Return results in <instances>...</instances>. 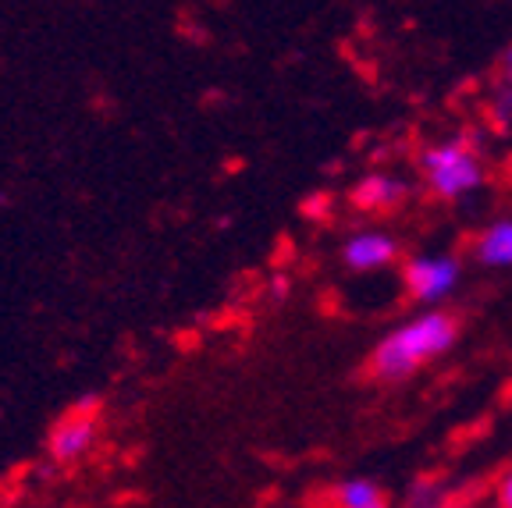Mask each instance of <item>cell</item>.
<instances>
[{"mask_svg":"<svg viewBox=\"0 0 512 508\" xmlns=\"http://www.w3.org/2000/svg\"><path fill=\"white\" fill-rule=\"evenodd\" d=\"M459 327L448 313H424V317L409 320V324L395 327L388 338L374 349L370 356V370L381 381H402L416 370V366L431 363L434 356L448 352L456 345Z\"/></svg>","mask_w":512,"mask_h":508,"instance_id":"obj_1","label":"cell"},{"mask_svg":"<svg viewBox=\"0 0 512 508\" xmlns=\"http://www.w3.org/2000/svg\"><path fill=\"white\" fill-rule=\"evenodd\" d=\"M420 167L427 175V189L441 199H463L484 185V164L466 143L452 139V143H438L424 150Z\"/></svg>","mask_w":512,"mask_h":508,"instance_id":"obj_2","label":"cell"},{"mask_svg":"<svg viewBox=\"0 0 512 508\" xmlns=\"http://www.w3.org/2000/svg\"><path fill=\"white\" fill-rule=\"evenodd\" d=\"M459 274H463L459 260L456 256H445V253H420L406 263V270H402L409 295H413L416 302H427V306L448 299V295L456 292Z\"/></svg>","mask_w":512,"mask_h":508,"instance_id":"obj_3","label":"cell"},{"mask_svg":"<svg viewBox=\"0 0 512 508\" xmlns=\"http://www.w3.org/2000/svg\"><path fill=\"white\" fill-rule=\"evenodd\" d=\"M96 409H100V402H96V395H89L86 402H79V409L72 416H64L54 427V434H50V455L57 462H75L79 455L89 452V445H93L96 437Z\"/></svg>","mask_w":512,"mask_h":508,"instance_id":"obj_4","label":"cell"},{"mask_svg":"<svg viewBox=\"0 0 512 508\" xmlns=\"http://www.w3.org/2000/svg\"><path fill=\"white\" fill-rule=\"evenodd\" d=\"M399 256V242L392 235H381V231H360L352 235L349 242L342 246V260L349 270H381L388 263H395Z\"/></svg>","mask_w":512,"mask_h":508,"instance_id":"obj_5","label":"cell"},{"mask_svg":"<svg viewBox=\"0 0 512 508\" xmlns=\"http://www.w3.org/2000/svg\"><path fill=\"white\" fill-rule=\"evenodd\" d=\"M409 196V182L395 175H367L352 185V207L356 210H395Z\"/></svg>","mask_w":512,"mask_h":508,"instance_id":"obj_6","label":"cell"},{"mask_svg":"<svg viewBox=\"0 0 512 508\" xmlns=\"http://www.w3.org/2000/svg\"><path fill=\"white\" fill-rule=\"evenodd\" d=\"M473 256H477L484 267H495V270L512 267V217L491 224L477 239V246H473Z\"/></svg>","mask_w":512,"mask_h":508,"instance_id":"obj_7","label":"cell"},{"mask_svg":"<svg viewBox=\"0 0 512 508\" xmlns=\"http://www.w3.org/2000/svg\"><path fill=\"white\" fill-rule=\"evenodd\" d=\"M335 501L342 508H381L384 501V491L367 477H349L342 484H335Z\"/></svg>","mask_w":512,"mask_h":508,"instance_id":"obj_8","label":"cell"},{"mask_svg":"<svg viewBox=\"0 0 512 508\" xmlns=\"http://www.w3.org/2000/svg\"><path fill=\"white\" fill-rule=\"evenodd\" d=\"M491 118H495L498 125H509L512 121V82L495 93V100H491Z\"/></svg>","mask_w":512,"mask_h":508,"instance_id":"obj_9","label":"cell"},{"mask_svg":"<svg viewBox=\"0 0 512 508\" xmlns=\"http://www.w3.org/2000/svg\"><path fill=\"white\" fill-rule=\"evenodd\" d=\"M434 501H438V494L431 491V484H424V480L413 484V491H409V505H434Z\"/></svg>","mask_w":512,"mask_h":508,"instance_id":"obj_10","label":"cell"},{"mask_svg":"<svg viewBox=\"0 0 512 508\" xmlns=\"http://www.w3.org/2000/svg\"><path fill=\"white\" fill-rule=\"evenodd\" d=\"M498 505H505V508H512V473L509 477L498 484Z\"/></svg>","mask_w":512,"mask_h":508,"instance_id":"obj_11","label":"cell"},{"mask_svg":"<svg viewBox=\"0 0 512 508\" xmlns=\"http://www.w3.org/2000/svg\"><path fill=\"white\" fill-rule=\"evenodd\" d=\"M502 68H505V79L512 82V43H509V50H505V57H502Z\"/></svg>","mask_w":512,"mask_h":508,"instance_id":"obj_12","label":"cell"}]
</instances>
